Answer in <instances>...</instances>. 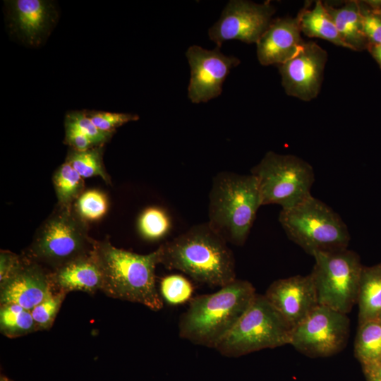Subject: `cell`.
<instances>
[{
  "label": "cell",
  "mask_w": 381,
  "mask_h": 381,
  "mask_svg": "<svg viewBox=\"0 0 381 381\" xmlns=\"http://www.w3.org/2000/svg\"><path fill=\"white\" fill-rule=\"evenodd\" d=\"M250 174L257 179L262 205L292 207L310 195L315 181L313 167L293 155L267 152Z\"/></svg>",
  "instance_id": "8"
},
{
  "label": "cell",
  "mask_w": 381,
  "mask_h": 381,
  "mask_svg": "<svg viewBox=\"0 0 381 381\" xmlns=\"http://www.w3.org/2000/svg\"><path fill=\"white\" fill-rule=\"evenodd\" d=\"M279 221L289 238L312 256L348 248L350 234L341 217L312 195L282 209Z\"/></svg>",
  "instance_id": "6"
},
{
  "label": "cell",
  "mask_w": 381,
  "mask_h": 381,
  "mask_svg": "<svg viewBox=\"0 0 381 381\" xmlns=\"http://www.w3.org/2000/svg\"><path fill=\"white\" fill-rule=\"evenodd\" d=\"M354 354L361 364L376 362L381 358V320L359 324Z\"/></svg>",
  "instance_id": "23"
},
{
  "label": "cell",
  "mask_w": 381,
  "mask_h": 381,
  "mask_svg": "<svg viewBox=\"0 0 381 381\" xmlns=\"http://www.w3.org/2000/svg\"><path fill=\"white\" fill-rule=\"evenodd\" d=\"M186 56L190 68L188 97L199 104L219 96L223 83L231 70L240 64L234 56H227L220 48L205 49L198 45L188 47Z\"/></svg>",
  "instance_id": "12"
},
{
  "label": "cell",
  "mask_w": 381,
  "mask_h": 381,
  "mask_svg": "<svg viewBox=\"0 0 381 381\" xmlns=\"http://www.w3.org/2000/svg\"><path fill=\"white\" fill-rule=\"evenodd\" d=\"M264 296L291 329L303 321L319 305L310 274L275 280Z\"/></svg>",
  "instance_id": "14"
},
{
  "label": "cell",
  "mask_w": 381,
  "mask_h": 381,
  "mask_svg": "<svg viewBox=\"0 0 381 381\" xmlns=\"http://www.w3.org/2000/svg\"><path fill=\"white\" fill-rule=\"evenodd\" d=\"M65 138L64 143L70 146V149L83 151L93 147L95 144L92 140L82 133L77 127L67 121L64 122Z\"/></svg>",
  "instance_id": "34"
},
{
  "label": "cell",
  "mask_w": 381,
  "mask_h": 381,
  "mask_svg": "<svg viewBox=\"0 0 381 381\" xmlns=\"http://www.w3.org/2000/svg\"><path fill=\"white\" fill-rule=\"evenodd\" d=\"M0 331L8 338H17L38 331L30 310L13 304H1Z\"/></svg>",
  "instance_id": "25"
},
{
  "label": "cell",
  "mask_w": 381,
  "mask_h": 381,
  "mask_svg": "<svg viewBox=\"0 0 381 381\" xmlns=\"http://www.w3.org/2000/svg\"><path fill=\"white\" fill-rule=\"evenodd\" d=\"M95 243L89 235L87 222L78 214L73 205H56L37 229L30 246L23 254L52 271L91 253Z\"/></svg>",
  "instance_id": "5"
},
{
  "label": "cell",
  "mask_w": 381,
  "mask_h": 381,
  "mask_svg": "<svg viewBox=\"0 0 381 381\" xmlns=\"http://www.w3.org/2000/svg\"><path fill=\"white\" fill-rule=\"evenodd\" d=\"M256 294L250 282L236 279L214 293L191 298L179 318V337L195 344L215 349Z\"/></svg>",
  "instance_id": "2"
},
{
  "label": "cell",
  "mask_w": 381,
  "mask_h": 381,
  "mask_svg": "<svg viewBox=\"0 0 381 381\" xmlns=\"http://www.w3.org/2000/svg\"><path fill=\"white\" fill-rule=\"evenodd\" d=\"M378 362H380L381 363V358L378 361Z\"/></svg>",
  "instance_id": "39"
},
{
  "label": "cell",
  "mask_w": 381,
  "mask_h": 381,
  "mask_svg": "<svg viewBox=\"0 0 381 381\" xmlns=\"http://www.w3.org/2000/svg\"><path fill=\"white\" fill-rule=\"evenodd\" d=\"M9 21L13 32L30 46H38L54 25L53 4L44 0L10 1Z\"/></svg>",
  "instance_id": "16"
},
{
  "label": "cell",
  "mask_w": 381,
  "mask_h": 381,
  "mask_svg": "<svg viewBox=\"0 0 381 381\" xmlns=\"http://www.w3.org/2000/svg\"><path fill=\"white\" fill-rule=\"evenodd\" d=\"M94 253L102 274V291L108 296L140 303L152 310L163 308L155 283L159 251L141 255L113 246L109 239L96 241Z\"/></svg>",
  "instance_id": "3"
},
{
  "label": "cell",
  "mask_w": 381,
  "mask_h": 381,
  "mask_svg": "<svg viewBox=\"0 0 381 381\" xmlns=\"http://www.w3.org/2000/svg\"><path fill=\"white\" fill-rule=\"evenodd\" d=\"M274 12L275 8L270 1L256 4L231 0L219 20L209 29V37L219 48L223 42L231 40L257 43L272 21Z\"/></svg>",
  "instance_id": "11"
},
{
  "label": "cell",
  "mask_w": 381,
  "mask_h": 381,
  "mask_svg": "<svg viewBox=\"0 0 381 381\" xmlns=\"http://www.w3.org/2000/svg\"><path fill=\"white\" fill-rule=\"evenodd\" d=\"M297 19L301 32L310 37H318L344 48H348L341 38L325 4L317 1L312 9L303 8Z\"/></svg>",
  "instance_id": "21"
},
{
  "label": "cell",
  "mask_w": 381,
  "mask_h": 381,
  "mask_svg": "<svg viewBox=\"0 0 381 381\" xmlns=\"http://www.w3.org/2000/svg\"><path fill=\"white\" fill-rule=\"evenodd\" d=\"M375 11H377V13H379L381 15V8L380 9L376 8V9H375Z\"/></svg>",
  "instance_id": "38"
},
{
  "label": "cell",
  "mask_w": 381,
  "mask_h": 381,
  "mask_svg": "<svg viewBox=\"0 0 381 381\" xmlns=\"http://www.w3.org/2000/svg\"><path fill=\"white\" fill-rule=\"evenodd\" d=\"M367 381H381V363L378 361L361 364Z\"/></svg>",
  "instance_id": "35"
},
{
  "label": "cell",
  "mask_w": 381,
  "mask_h": 381,
  "mask_svg": "<svg viewBox=\"0 0 381 381\" xmlns=\"http://www.w3.org/2000/svg\"><path fill=\"white\" fill-rule=\"evenodd\" d=\"M291 330L265 296L256 294L215 349L224 356L238 357L279 347L289 344Z\"/></svg>",
  "instance_id": "7"
},
{
  "label": "cell",
  "mask_w": 381,
  "mask_h": 381,
  "mask_svg": "<svg viewBox=\"0 0 381 381\" xmlns=\"http://www.w3.org/2000/svg\"><path fill=\"white\" fill-rule=\"evenodd\" d=\"M356 304L359 324L381 320V265L363 267Z\"/></svg>",
  "instance_id": "20"
},
{
  "label": "cell",
  "mask_w": 381,
  "mask_h": 381,
  "mask_svg": "<svg viewBox=\"0 0 381 381\" xmlns=\"http://www.w3.org/2000/svg\"><path fill=\"white\" fill-rule=\"evenodd\" d=\"M65 121L77 127L97 146L104 145L113 135L112 133L100 131L87 116L86 111H70L66 114Z\"/></svg>",
  "instance_id": "31"
},
{
  "label": "cell",
  "mask_w": 381,
  "mask_h": 381,
  "mask_svg": "<svg viewBox=\"0 0 381 381\" xmlns=\"http://www.w3.org/2000/svg\"><path fill=\"white\" fill-rule=\"evenodd\" d=\"M371 54L381 68V43L368 47Z\"/></svg>",
  "instance_id": "36"
},
{
  "label": "cell",
  "mask_w": 381,
  "mask_h": 381,
  "mask_svg": "<svg viewBox=\"0 0 381 381\" xmlns=\"http://www.w3.org/2000/svg\"><path fill=\"white\" fill-rule=\"evenodd\" d=\"M52 289L50 270L25 256L21 267L0 284V303L17 304L31 310Z\"/></svg>",
  "instance_id": "15"
},
{
  "label": "cell",
  "mask_w": 381,
  "mask_h": 381,
  "mask_svg": "<svg viewBox=\"0 0 381 381\" xmlns=\"http://www.w3.org/2000/svg\"><path fill=\"white\" fill-rule=\"evenodd\" d=\"M104 145H98L83 151L70 149L65 161L69 163L83 178L99 176L107 185L111 178L103 162Z\"/></svg>",
  "instance_id": "24"
},
{
  "label": "cell",
  "mask_w": 381,
  "mask_h": 381,
  "mask_svg": "<svg viewBox=\"0 0 381 381\" xmlns=\"http://www.w3.org/2000/svg\"><path fill=\"white\" fill-rule=\"evenodd\" d=\"M262 205L258 183L253 174L220 172L212 180L207 222L227 242L242 246Z\"/></svg>",
  "instance_id": "4"
},
{
  "label": "cell",
  "mask_w": 381,
  "mask_h": 381,
  "mask_svg": "<svg viewBox=\"0 0 381 381\" xmlns=\"http://www.w3.org/2000/svg\"><path fill=\"white\" fill-rule=\"evenodd\" d=\"M52 181L57 205L61 207L73 205L85 191L84 179L66 161L55 170Z\"/></svg>",
  "instance_id": "22"
},
{
  "label": "cell",
  "mask_w": 381,
  "mask_h": 381,
  "mask_svg": "<svg viewBox=\"0 0 381 381\" xmlns=\"http://www.w3.org/2000/svg\"><path fill=\"white\" fill-rule=\"evenodd\" d=\"M327 54L314 42H305L292 59L279 65L282 84L288 95L310 101L318 95Z\"/></svg>",
  "instance_id": "13"
},
{
  "label": "cell",
  "mask_w": 381,
  "mask_h": 381,
  "mask_svg": "<svg viewBox=\"0 0 381 381\" xmlns=\"http://www.w3.org/2000/svg\"><path fill=\"white\" fill-rule=\"evenodd\" d=\"M170 228L171 221L168 214L159 207L146 208L138 220V231L147 240L155 241L163 238Z\"/></svg>",
  "instance_id": "26"
},
{
  "label": "cell",
  "mask_w": 381,
  "mask_h": 381,
  "mask_svg": "<svg viewBox=\"0 0 381 381\" xmlns=\"http://www.w3.org/2000/svg\"><path fill=\"white\" fill-rule=\"evenodd\" d=\"M325 6L348 49L361 50L368 47V41L363 32L359 3L349 1L339 8L327 4Z\"/></svg>",
  "instance_id": "19"
},
{
  "label": "cell",
  "mask_w": 381,
  "mask_h": 381,
  "mask_svg": "<svg viewBox=\"0 0 381 381\" xmlns=\"http://www.w3.org/2000/svg\"><path fill=\"white\" fill-rule=\"evenodd\" d=\"M25 256L18 255L9 250L0 253V284L11 278L23 265Z\"/></svg>",
  "instance_id": "33"
},
{
  "label": "cell",
  "mask_w": 381,
  "mask_h": 381,
  "mask_svg": "<svg viewBox=\"0 0 381 381\" xmlns=\"http://www.w3.org/2000/svg\"><path fill=\"white\" fill-rule=\"evenodd\" d=\"M158 249L160 264L198 282L222 287L236 279L233 253L208 222L193 226Z\"/></svg>",
  "instance_id": "1"
},
{
  "label": "cell",
  "mask_w": 381,
  "mask_h": 381,
  "mask_svg": "<svg viewBox=\"0 0 381 381\" xmlns=\"http://www.w3.org/2000/svg\"><path fill=\"white\" fill-rule=\"evenodd\" d=\"M73 208L86 222L98 220L107 212L108 199L102 191L89 189L80 195L73 204Z\"/></svg>",
  "instance_id": "27"
},
{
  "label": "cell",
  "mask_w": 381,
  "mask_h": 381,
  "mask_svg": "<svg viewBox=\"0 0 381 381\" xmlns=\"http://www.w3.org/2000/svg\"><path fill=\"white\" fill-rule=\"evenodd\" d=\"M66 296L65 293L55 291L52 287L46 298L30 310L38 331L47 330L52 327Z\"/></svg>",
  "instance_id": "29"
},
{
  "label": "cell",
  "mask_w": 381,
  "mask_h": 381,
  "mask_svg": "<svg viewBox=\"0 0 381 381\" xmlns=\"http://www.w3.org/2000/svg\"><path fill=\"white\" fill-rule=\"evenodd\" d=\"M160 295L169 305H180L190 300L193 286L185 277L171 274L163 277L160 282Z\"/></svg>",
  "instance_id": "28"
},
{
  "label": "cell",
  "mask_w": 381,
  "mask_h": 381,
  "mask_svg": "<svg viewBox=\"0 0 381 381\" xmlns=\"http://www.w3.org/2000/svg\"><path fill=\"white\" fill-rule=\"evenodd\" d=\"M349 333L347 314L319 304L291 330L289 344L309 357H327L344 349Z\"/></svg>",
  "instance_id": "10"
},
{
  "label": "cell",
  "mask_w": 381,
  "mask_h": 381,
  "mask_svg": "<svg viewBox=\"0 0 381 381\" xmlns=\"http://www.w3.org/2000/svg\"><path fill=\"white\" fill-rule=\"evenodd\" d=\"M52 287L67 294L73 291L95 294L102 286V274L94 250L50 271Z\"/></svg>",
  "instance_id": "18"
},
{
  "label": "cell",
  "mask_w": 381,
  "mask_h": 381,
  "mask_svg": "<svg viewBox=\"0 0 381 381\" xmlns=\"http://www.w3.org/2000/svg\"><path fill=\"white\" fill-rule=\"evenodd\" d=\"M0 381H13V380L4 375H1Z\"/></svg>",
  "instance_id": "37"
},
{
  "label": "cell",
  "mask_w": 381,
  "mask_h": 381,
  "mask_svg": "<svg viewBox=\"0 0 381 381\" xmlns=\"http://www.w3.org/2000/svg\"><path fill=\"white\" fill-rule=\"evenodd\" d=\"M313 278L320 305L348 314L357 303L362 270L360 258L348 248L314 254Z\"/></svg>",
  "instance_id": "9"
},
{
  "label": "cell",
  "mask_w": 381,
  "mask_h": 381,
  "mask_svg": "<svg viewBox=\"0 0 381 381\" xmlns=\"http://www.w3.org/2000/svg\"><path fill=\"white\" fill-rule=\"evenodd\" d=\"M86 113L100 131L112 134L116 132V128L121 126L139 119L138 115L128 113L95 110L86 111Z\"/></svg>",
  "instance_id": "30"
},
{
  "label": "cell",
  "mask_w": 381,
  "mask_h": 381,
  "mask_svg": "<svg viewBox=\"0 0 381 381\" xmlns=\"http://www.w3.org/2000/svg\"><path fill=\"white\" fill-rule=\"evenodd\" d=\"M360 9L363 32L368 47L381 43V15L375 10L363 9L361 5Z\"/></svg>",
  "instance_id": "32"
},
{
  "label": "cell",
  "mask_w": 381,
  "mask_h": 381,
  "mask_svg": "<svg viewBox=\"0 0 381 381\" xmlns=\"http://www.w3.org/2000/svg\"><path fill=\"white\" fill-rule=\"evenodd\" d=\"M304 43L297 18L273 19L256 43L258 59L263 66L282 64L294 57Z\"/></svg>",
  "instance_id": "17"
}]
</instances>
